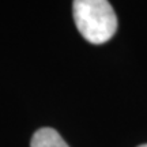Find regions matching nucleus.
I'll use <instances>...</instances> for the list:
<instances>
[{
	"mask_svg": "<svg viewBox=\"0 0 147 147\" xmlns=\"http://www.w3.org/2000/svg\"><path fill=\"white\" fill-rule=\"evenodd\" d=\"M72 11L79 33L90 44H105L115 36L117 16L108 0H74Z\"/></svg>",
	"mask_w": 147,
	"mask_h": 147,
	"instance_id": "obj_1",
	"label": "nucleus"
},
{
	"mask_svg": "<svg viewBox=\"0 0 147 147\" xmlns=\"http://www.w3.org/2000/svg\"><path fill=\"white\" fill-rule=\"evenodd\" d=\"M30 147H68L64 139L53 128H40L34 132Z\"/></svg>",
	"mask_w": 147,
	"mask_h": 147,
	"instance_id": "obj_2",
	"label": "nucleus"
},
{
	"mask_svg": "<svg viewBox=\"0 0 147 147\" xmlns=\"http://www.w3.org/2000/svg\"><path fill=\"white\" fill-rule=\"evenodd\" d=\"M138 147H147V143L146 144H140V146H138Z\"/></svg>",
	"mask_w": 147,
	"mask_h": 147,
	"instance_id": "obj_3",
	"label": "nucleus"
}]
</instances>
